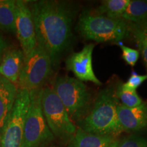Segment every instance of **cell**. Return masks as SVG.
Returning a JSON list of instances; mask_svg holds the SVG:
<instances>
[{
  "label": "cell",
  "instance_id": "6",
  "mask_svg": "<svg viewBox=\"0 0 147 147\" xmlns=\"http://www.w3.org/2000/svg\"><path fill=\"white\" fill-rule=\"evenodd\" d=\"M53 68L50 57L44 49L37 45L28 55L24 57L18 80L19 89L29 92L42 89L51 75Z\"/></svg>",
  "mask_w": 147,
  "mask_h": 147
},
{
  "label": "cell",
  "instance_id": "16",
  "mask_svg": "<svg viewBox=\"0 0 147 147\" xmlns=\"http://www.w3.org/2000/svg\"><path fill=\"white\" fill-rule=\"evenodd\" d=\"M16 12L15 0H0V29L15 33Z\"/></svg>",
  "mask_w": 147,
  "mask_h": 147
},
{
  "label": "cell",
  "instance_id": "13",
  "mask_svg": "<svg viewBox=\"0 0 147 147\" xmlns=\"http://www.w3.org/2000/svg\"><path fill=\"white\" fill-rule=\"evenodd\" d=\"M18 91L15 84L0 76V133L10 115Z\"/></svg>",
  "mask_w": 147,
  "mask_h": 147
},
{
  "label": "cell",
  "instance_id": "25",
  "mask_svg": "<svg viewBox=\"0 0 147 147\" xmlns=\"http://www.w3.org/2000/svg\"><path fill=\"white\" fill-rule=\"evenodd\" d=\"M0 147H1V144H0Z\"/></svg>",
  "mask_w": 147,
  "mask_h": 147
},
{
  "label": "cell",
  "instance_id": "17",
  "mask_svg": "<svg viewBox=\"0 0 147 147\" xmlns=\"http://www.w3.org/2000/svg\"><path fill=\"white\" fill-rule=\"evenodd\" d=\"M130 0H104L94 12L115 19H122V16Z\"/></svg>",
  "mask_w": 147,
  "mask_h": 147
},
{
  "label": "cell",
  "instance_id": "18",
  "mask_svg": "<svg viewBox=\"0 0 147 147\" xmlns=\"http://www.w3.org/2000/svg\"><path fill=\"white\" fill-rule=\"evenodd\" d=\"M129 24L130 33L133 35L134 40L141 53L144 65L147 70V27L144 24L136 25Z\"/></svg>",
  "mask_w": 147,
  "mask_h": 147
},
{
  "label": "cell",
  "instance_id": "21",
  "mask_svg": "<svg viewBox=\"0 0 147 147\" xmlns=\"http://www.w3.org/2000/svg\"><path fill=\"white\" fill-rule=\"evenodd\" d=\"M117 147H147V138L131 135L119 140Z\"/></svg>",
  "mask_w": 147,
  "mask_h": 147
},
{
  "label": "cell",
  "instance_id": "19",
  "mask_svg": "<svg viewBox=\"0 0 147 147\" xmlns=\"http://www.w3.org/2000/svg\"><path fill=\"white\" fill-rule=\"evenodd\" d=\"M115 95L121 104L128 108L136 107L142 104L143 101L136 91H129L124 89L119 84L115 90Z\"/></svg>",
  "mask_w": 147,
  "mask_h": 147
},
{
  "label": "cell",
  "instance_id": "14",
  "mask_svg": "<svg viewBox=\"0 0 147 147\" xmlns=\"http://www.w3.org/2000/svg\"><path fill=\"white\" fill-rule=\"evenodd\" d=\"M24 61L22 50L12 49L5 53L0 63V76L13 84L18 83Z\"/></svg>",
  "mask_w": 147,
  "mask_h": 147
},
{
  "label": "cell",
  "instance_id": "23",
  "mask_svg": "<svg viewBox=\"0 0 147 147\" xmlns=\"http://www.w3.org/2000/svg\"><path fill=\"white\" fill-rule=\"evenodd\" d=\"M7 48H8V44L6 41L3 39L2 36H0V61L2 59Z\"/></svg>",
  "mask_w": 147,
  "mask_h": 147
},
{
  "label": "cell",
  "instance_id": "12",
  "mask_svg": "<svg viewBox=\"0 0 147 147\" xmlns=\"http://www.w3.org/2000/svg\"><path fill=\"white\" fill-rule=\"evenodd\" d=\"M118 142L116 137L88 133L79 128L67 147H117Z\"/></svg>",
  "mask_w": 147,
  "mask_h": 147
},
{
  "label": "cell",
  "instance_id": "4",
  "mask_svg": "<svg viewBox=\"0 0 147 147\" xmlns=\"http://www.w3.org/2000/svg\"><path fill=\"white\" fill-rule=\"evenodd\" d=\"M53 89L71 120L80 121L89 113L91 96L83 82L68 76H59L55 80Z\"/></svg>",
  "mask_w": 147,
  "mask_h": 147
},
{
  "label": "cell",
  "instance_id": "5",
  "mask_svg": "<svg viewBox=\"0 0 147 147\" xmlns=\"http://www.w3.org/2000/svg\"><path fill=\"white\" fill-rule=\"evenodd\" d=\"M41 104L44 116L53 136L61 139H71L77 127L53 88H42Z\"/></svg>",
  "mask_w": 147,
  "mask_h": 147
},
{
  "label": "cell",
  "instance_id": "1",
  "mask_svg": "<svg viewBox=\"0 0 147 147\" xmlns=\"http://www.w3.org/2000/svg\"><path fill=\"white\" fill-rule=\"evenodd\" d=\"M30 9L37 45L47 52L55 68L72 41L74 8L67 1L40 0L33 1Z\"/></svg>",
  "mask_w": 147,
  "mask_h": 147
},
{
  "label": "cell",
  "instance_id": "9",
  "mask_svg": "<svg viewBox=\"0 0 147 147\" xmlns=\"http://www.w3.org/2000/svg\"><path fill=\"white\" fill-rule=\"evenodd\" d=\"M16 5L15 34L25 57L37 46L34 20L28 1L16 0Z\"/></svg>",
  "mask_w": 147,
  "mask_h": 147
},
{
  "label": "cell",
  "instance_id": "24",
  "mask_svg": "<svg viewBox=\"0 0 147 147\" xmlns=\"http://www.w3.org/2000/svg\"><path fill=\"white\" fill-rule=\"evenodd\" d=\"M143 24H144V25H146V27H147V22H146V23H143Z\"/></svg>",
  "mask_w": 147,
  "mask_h": 147
},
{
  "label": "cell",
  "instance_id": "3",
  "mask_svg": "<svg viewBox=\"0 0 147 147\" xmlns=\"http://www.w3.org/2000/svg\"><path fill=\"white\" fill-rule=\"evenodd\" d=\"M80 35L96 42L118 43L129 36V24L123 19L84 11L80 14L76 27Z\"/></svg>",
  "mask_w": 147,
  "mask_h": 147
},
{
  "label": "cell",
  "instance_id": "7",
  "mask_svg": "<svg viewBox=\"0 0 147 147\" xmlns=\"http://www.w3.org/2000/svg\"><path fill=\"white\" fill-rule=\"evenodd\" d=\"M42 90L29 92L30 104L24 125L23 147H40L50 142L55 138L42 111Z\"/></svg>",
  "mask_w": 147,
  "mask_h": 147
},
{
  "label": "cell",
  "instance_id": "10",
  "mask_svg": "<svg viewBox=\"0 0 147 147\" xmlns=\"http://www.w3.org/2000/svg\"><path fill=\"white\" fill-rule=\"evenodd\" d=\"M94 48V44L90 43L84 46L81 51L71 53L66 59L65 67L72 71L78 80L82 82H91L99 86L102 82L95 76L92 64Z\"/></svg>",
  "mask_w": 147,
  "mask_h": 147
},
{
  "label": "cell",
  "instance_id": "11",
  "mask_svg": "<svg viewBox=\"0 0 147 147\" xmlns=\"http://www.w3.org/2000/svg\"><path fill=\"white\" fill-rule=\"evenodd\" d=\"M119 124L123 131H138L147 127V102L128 108L120 103L117 106Z\"/></svg>",
  "mask_w": 147,
  "mask_h": 147
},
{
  "label": "cell",
  "instance_id": "8",
  "mask_svg": "<svg viewBox=\"0 0 147 147\" xmlns=\"http://www.w3.org/2000/svg\"><path fill=\"white\" fill-rule=\"evenodd\" d=\"M29 104V91L18 89L13 108L1 132V147H23L24 125Z\"/></svg>",
  "mask_w": 147,
  "mask_h": 147
},
{
  "label": "cell",
  "instance_id": "15",
  "mask_svg": "<svg viewBox=\"0 0 147 147\" xmlns=\"http://www.w3.org/2000/svg\"><path fill=\"white\" fill-rule=\"evenodd\" d=\"M121 18L130 24L142 25L146 23L147 22V1L130 0Z\"/></svg>",
  "mask_w": 147,
  "mask_h": 147
},
{
  "label": "cell",
  "instance_id": "2",
  "mask_svg": "<svg viewBox=\"0 0 147 147\" xmlns=\"http://www.w3.org/2000/svg\"><path fill=\"white\" fill-rule=\"evenodd\" d=\"M119 103L115 90L112 88L103 89L89 113L79 121L80 129L88 133L117 138L123 132L117 115Z\"/></svg>",
  "mask_w": 147,
  "mask_h": 147
},
{
  "label": "cell",
  "instance_id": "22",
  "mask_svg": "<svg viewBox=\"0 0 147 147\" xmlns=\"http://www.w3.org/2000/svg\"><path fill=\"white\" fill-rule=\"evenodd\" d=\"M147 80L146 75H139L136 71H132L131 76L125 83H122L121 86L127 90L136 91L138 88Z\"/></svg>",
  "mask_w": 147,
  "mask_h": 147
},
{
  "label": "cell",
  "instance_id": "20",
  "mask_svg": "<svg viewBox=\"0 0 147 147\" xmlns=\"http://www.w3.org/2000/svg\"><path fill=\"white\" fill-rule=\"evenodd\" d=\"M117 44L122 51L123 59L125 61L127 65L131 66V67L135 66L140 57L139 51L126 47L122 42H119Z\"/></svg>",
  "mask_w": 147,
  "mask_h": 147
}]
</instances>
